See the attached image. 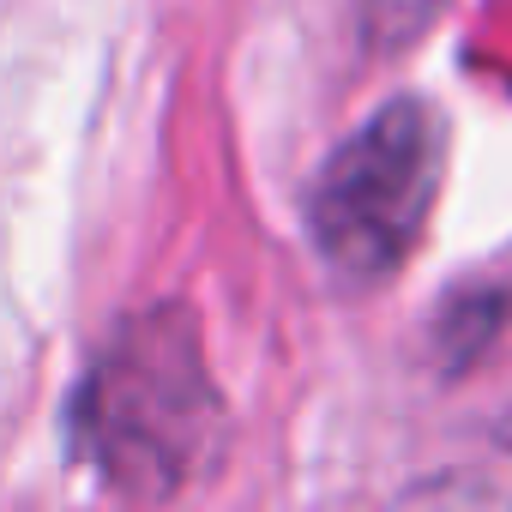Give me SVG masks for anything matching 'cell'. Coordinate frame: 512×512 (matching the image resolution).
I'll return each mask as SVG.
<instances>
[{
	"mask_svg": "<svg viewBox=\"0 0 512 512\" xmlns=\"http://www.w3.org/2000/svg\"><path fill=\"white\" fill-rule=\"evenodd\" d=\"M79 452L115 494L163 500L187 488L217 440V392L199 356V326L181 308L139 314L79 392Z\"/></svg>",
	"mask_w": 512,
	"mask_h": 512,
	"instance_id": "1",
	"label": "cell"
},
{
	"mask_svg": "<svg viewBox=\"0 0 512 512\" xmlns=\"http://www.w3.org/2000/svg\"><path fill=\"white\" fill-rule=\"evenodd\" d=\"M440 169L446 121L416 97L386 103L326 157L308 199V229L332 284L380 290L410 266L440 199Z\"/></svg>",
	"mask_w": 512,
	"mask_h": 512,
	"instance_id": "2",
	"label": "cell"
},
{
	"mask_svg": "<svg viewBox=\"0 0 512 512\" xmlns=\"http://www.w3.org/2000/svg\"><path fill=\"white\" fill-rule=\"evenodd\" d=\"M434 13V0H374V37H386V43H404V37H416V25Z\"/></svg>",
	"mask_w": 512,
	"mask_h": 512,
	"instance_id": "3",
	"label": "cell"
}]
</instances>
